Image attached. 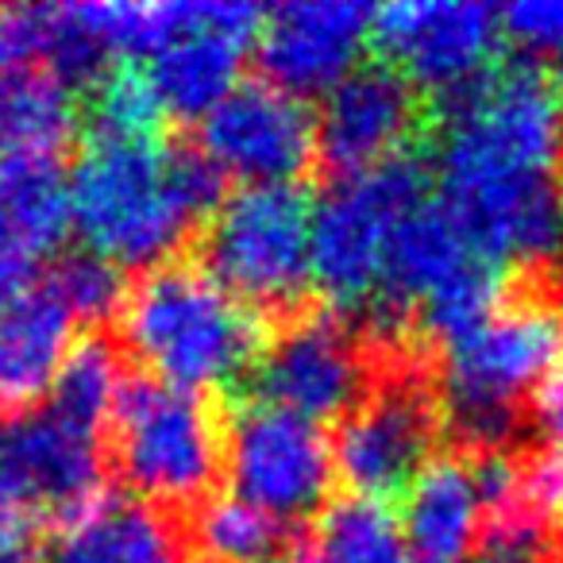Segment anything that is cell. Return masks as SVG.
<instances>
[{
  "label": "cell",
  "mask_w": 563,
  "mask_h": 563,
  "mask_svg": "<svg viewBox=\"0 0 563 563\" xmlns=\"http://www.w3.org/2000/svg\"><path fill=\"white\" fill-rule=\"evenodd\" d=\"M224 471L235 498L290 525L324 509L336 452L317 421L271 401H251L228 421Z\"/></svg>",
  "instance_id": "cell-8"
},
{
  "label": "cell",
  "mask_w": 563,
  "mask_h": 563,
  "mask_svg": "<svg viewBox=\"0 0 563 563\" xmlns=\"http://www.w3.org/2000/svg\"><path fill=\"white\" fill-rule=\"evenodd\" d=\"M163 120L155 93H151L143 70H112L109 78L97 86V112H93V132L112 135H143L155 140V128Z\"/></svg>",
  "instance_id": "cell-27"
},
{
  "label": "cell",
  "mask_w": 563,
  "mask_h": 563,
  "mask_svg": "<svg viewBox=\"0 0 563 563\" xmlns=\"http://www.w3.org/2000/svg\"><path fill=\"white\" fill-rule=\"evenodd\" d=\"M217 409L205 394L135 378L112 413V460L132 498L151 506H201L224 471Z\"/></svg>",
  "instance_id": "cell-5"
},
{
  "label": "cell",
  "mask_w": 563,
  "mask_h": 563,
  "mask_svg": "<svg viewBox=\"0 0 563 563\" xmlns=\"http://www.w3.org/2000/svg\"><path fill=\"white\" fill-rule=\"evenodd\" d=\"M124 375H120V355L112 352L109 340H81L66 360L63 375H58L51 401L63 417L86 424V429L101 432L104 421H112L124 394Z\"/></svg>",
  "instance_id": "cell-24"
},
{
  "label": "cell",
  "mask_w": 563,
  "mask_h": 563,
  "mask_svg": "<svg viewBox=\"0 0 563 563\" xmlns=\"http://www.w3.org/2000/svg\"><path fill=\"white\" fill-rule=\"evenodd\" d=\"M101 432L63 417L55 406L0 417V494L40 521L58 514L70 521L101 498Z\"/></svg>",
  "instance_id": "cell-13"
},
{
  "label": "cell",
  "mask_w": 563,
  "mask_h": 563,
  "mask_svg": "<svg viewBox=\"0 0 563 563\" xmlns=\"http://www.w3.org/2000/svg\"><path fill=\"white\" fill-rule=\"evenodd\" d=\"M0 563H35V552H24V555H0Z\"/></svg>",
  "instance_id": "cell-32"
},
{
  "label": "cell",
  "mask_w": 563,
  "mask_h": 563,
  "mask_svg": "<svg viewBox=\"0 0 563 563\" xmlns=\"http://www.w3.org/2000/svg\"><path fill=\"white\" fill-rule=\"evenodd\" d=\"M74 228L117 266H163L194 217L170 178V147L143 135L93 132L70 166Z\"/></svg>",
  "instance_id": "cell-4"
},
{
  "label": "cell",
  "mask_w": 563,
  "mask_h": 563,
  "mask_svg": "<svg viewBox=\"0 0 563 563\" xmlns=\"http://www.w3.org/2000/svg\"><path fill=\"white\" fill-rule=\"evenodd\" d=\"M563 93L537 63H501L444 101L440 201L490 263L563 243Z\"/></svg>",
  "instance_id": "cell-1"
},
{
  "label": "cell",
  "mask_w": 563,
  "mask_h": 563,
  "mask_svg": "<svg viewBox=\"0 0 563 563\" xmlns=\"http://www.w3.org/2000/svg\"><path fill=\"white\" fill-rule=\"evenodd\" d=\"M120 340L140 367L178 390H217L263 355V324L205 266H151L124 298Z\"/></svg>",
  "instance_id": "cell-2"
},
{
  "label": "cell",
  "mask_w": 563,
  "mask_h": 563,
  "mask_svg": "<svg viewBox=\"0 0 563 563\" xmlns=\"http://www.w3.org/2000/svg\"><path fill=\"white\" fill-rule=\"evenodd\" d=\"M201 151L243 186H294L321 155L317 117L274 81H240L201 120Z\"/></svg>",
  "instance_id": "cell-12"
},
{
  "label": "cell",
  "mask_w": 563,
  "mask_h": 563,
  "mask_svg": "<svg viewBox=\"0 0 563 563\" xmlns=\"http://www.w3.org/2000/svg\"><path fill=\"white\" fill-rule=\"evenodd\" d=\"M47 55V9L9 4L0 9V78L40 70Z\"/></svg>",
  "instance_id": "cell-29"
},
{
  "label": "cell",
  "mask_w": 563,
  "mask_h": 563,
  "mask_svg": "<svg viewBox=\"0 0 563 563\" xmlns=\"http://www.w3.org/2000/svg\"><path fill=\"white\" fill-rule=\"evenodd\" d=\"M78 317L47 286L0 306V417L35 409L55 390L66 360L78 347Z\"/></svg>",
  "instance_id": "cell-18"
},
{
  "label": "cell",
  "mask_w": 563,
  "mask_h": 563,
  "mask_svg": "<svg viewBox=\"0 0 563 563\" xmlns=\"http://www.w3.org/2000/svg\"><path fill=\"white\" fill-rule=\"evenodd\" d=\"M266 563H290V560H266Z\"/></svg>",
  "instance_id": "cell-33"
},
{
  "label": "cell",
  "mask_w": 563,
  "mask_h": 563,
  "mask_svg": "<svg viewBox=\"0 0 563 563\" xmlns=\"http://www.w3.org/2000/svg\"><path fill=\"white\" fill-rule=\"evenodd\" d=\"M258 401L306 417L344 421L371 390L367 344L332 313L294 317L255 363Z\"/></svg>",
  "instance_id": "cell-11"
},
{
  "label": "cell",
  "mask_w": 563,
  "mask_h": 563,
  "mask_svg": "<svg viewBox=\"0 0 563 563\" xmlns=\"http://www.w3.org/2000/svg\"><path fill=\"white\" fill-rule=\"evenodd\" d=\"M375 12L355 0H290L266 9L258 32L266 78L294 97H329L363 66V47L375 40Z\"/></svg>",
  "instance_id": "cell-15"
},
{
  "label": "cell",
  "mask_w": 563,
  "mask_h": 563,
  "mask_svg": "<svg viewBox=\"0 0 563 563\" xmlns=\"http://www.w3.org/2000/svg\"><path fill=\"white\" fill-rule=\"evenodd\" d=\"M309 563H413V555L386 501L347 494L317 517Z\"/></svg>",
  "instance_id": "cell-22"
},
{
  "label": "cell",
  "mask_w": 563,
  "mask_h": 563,
  "mask_svg": "<svg viewBox=\"0 0 563 563\" xmlns=\"http://www.w3.org/2000/svg\"><path fill=\"white\" fill-rule=\"evenodd\" d=\"M563 363V306L552 298H509L471 336L444 347L440 409L478 455L501 452L521 421L525 398Z\"/></svg>",
  "instance_id": "cell-3"
},
{
  "label": "cell",
  "mask_w": 563,
  "mask_h": 563,
  "mask_svg": "<svg viewBox=\"0 0 563 563\" xmlns=\"http://www.w3.org/2000/svg\"><path fill=\"white\" fill-rule=\"evenodd\" d=\"M194 552L209 563H266L282 540V525L235 494L201 501L189 525Z\"/></svg>",
  "instance_id": "cell-23"
},
{
  "label": "cell",
  "mask_w": 563,
  "mask_h": 563,
  "mask_svg": "<svg viewBox=\"0 0 563 563\" xmlns=\"http://www.w3.org/2000/svg\"><path fill=\"white\" fill-rule=\"evenodd\" d=\"M514 506L540 525L548 537H563V448H540V452L517 460V498Z\"/></svg>",
  "instance_id": "cell-28"
},
{
  "label": "cell",
  "mask_w": 563,
  "mask_h": 563,
  "mask_svg": "<svg viewBox=\"0 0 563 563\" xmlns=\"http://www.w3.org/2000/svg\"><path fill=\"white\" fill-rule=\"evenodd\" d=\"M43 563H186V544L158 506L101 494L58 529Z\"/></svg>",
  "instance_id": "cell-20"
},
{
  "label": "cell",
  "mask_w": 563,
  "mask_h": 563,
  "mask_svg": "<svg viewBox=\"0 0 563 563\" xmlns=\"http://www.w3.org/2000/svg\"><path fill=\"white\" fill-rule=\"evenodd\" d=\"M501 35V9L475 0H398L375 12V43L386 66L444 101L494 70Z\"/></svg>",
  "instance_id": "cell-10"
},
{
  "label": "cell",
  "mask_w": 563,
  "mask_h": 563,
  "mask_svg": "<svg viewBox=\"0 0 563 563\" xmlns=\"http://www.w3.org/2000/svg\"><path fill=\"white\" fill-rule=\"evenodd\" d=\"M506 35L532 55L552 58L563 74V0H517L501 12Z\"/></svg>",
  "instance_id": "cell-30"
},
{
  "label": "cell",
  "mask_w": 563,
  "mask_h": 563,
  "mask_svg": "<svg viewBox=\"0 0 563 563\" xmlns=\"http://www.w3.org/2000/svg\"><path fill=\"white\" fill-rule=\"evenodd\" d=\"M51 290L70 306L78 321H104V317L124 309L128 286L120 278V266L109 258L93 255V251H74L63 255L51 271Z\"/></svg>",
  "instance_id": "cell-26"
},
{
  "label": "cell",
  "mask_w": 563,
  "mask_h": 563,
  "mask_svg": "<svg viewBox=\"0 0 563 563\" xmlns=\"http://www.w3.org/2000/svg\"><path fill=\"white\" fill-rule=\"evenodd\" d=\"M532 421L552 448H563V363L532 398Z\"/></svg>",
  "instance_id": "cell-31"
},
{
  "label": "cell",
  "mask_w": 563,
  "mask_h": 563,
  "mask_svg": "<svg viewBox=\"0 0 563 563\" xmlns=\"http://www.w3.org/2000/svg\"><path fill=\"white\" fill-rule=\"evenodd\" d=\"M444 424L440 394L417 371H390L340 421L336 475L360 498L386 501L424 475Z\"/></svg>",
  "instance_id": "cell-9"
},
{
  "label": "cell",
  "mask_w": 563,
  "mask_h": 563,
  "mask_svg": "<svg viewBox=\"0 0 563 563\" xmlns=\"http://www.w3.org/2000/svg\"><path fill=\"white\" fill-rule=\"evenodd\" d=\"M401 529L413 563H471L486 532V498L475 460H432L406 490Z\"/></svg>",
  "instance_id": "cell-19"
},
{
  "label": "cell",
  "mask_w": 563,
  "mask_h": 563,
  "mask_svg": "<svg viewBox=\"0 0 563 563\" xmlns=\"http://www.w3.org/2000/svg\"><path fill=\"white\" fill-rule=\"evenodd\" d=\"M429 201L421 158L398 155L363 174H344L313 205V282L344 309H367L378 294L386 247L398 224Z\"/></svg>",
  "instance_id": "cell-7"
},
{
  "label": "cell",
  "mask_w": 563,
  "mask_h": 563,
  "mask_svg": "<svg viewBox=\"0 0 563 563\" xmlns=\"http://www.w3.org/2000/svg\"><path fill=\"white\" fill-rule=\"evenodd\" d=\"M70 228V170L55 155L0 158V306L35 290Z\"/></svg>",
  "instance_id": "cell-17"
},
{
  "label": "cell",
  "mask_w": 563,
  "mask_h": 563,
  "mask_svg": "<svg viewBox=\"0 0 563 563\" xmlns=\"http://www.w3.org/2000/svg\"><path fill=\"white\" fill-rule=\"evenodd\" d=\"M117 55L109 35L97 24L93 4H47V55L43 70L66 89L101 86L109 78V58Z\"/></svg>",
  "instance_id": "cell-25"
},
{
  "label": "cell",
  "mask_w": 563,
  "mask_h": 563,
  "mask_svg": "<svg viewBox=\"0 0 563 563\" xmlns=\"http://www.w3.org/2000/svg\"><path fill=\"white\" fill-rule=\"evenodd\" d=\"M0 158H4V151H0Z\"/></svg>",
  "instance_id": "cell-34"
},
{
  "label": "cell",
  "mask_w": 563,
  "mask_h": 563,
  "mask_svg": "<svg viewBox=\"0 0 563 563\" xmlns=\"http://www.w3.org/2000/svg\"><path fill=\"white\" fill-rule=\"evenodd\" d=\"M205 271L255 309H286L313 282V205L298 186H240L205 228Z\"/></svg>",
  "instance_id": "cell-6"
},
{
  "label": "cell",
  "mask_w": 563,
  "mask_h": 563,
  "mask_svg": "<svg viewBox=\"0 0 563 563\" xmlns=\"http://www.w3.org/2000/svg\"><path fill=\"white\" fill-rule=\"evenodd\" d=\"M421 128V89L394 66L371 63L344 78L317 112V143L340 174H363L406 155Z\"/></svg>",
  "instance_id": "cell-16"
},
{
  "label": "cell",
  "mask_w": 563,
  "mask_h": 563,
  "mask_svg": "<svg viewBox=\"0 0 563 563\" xmlns=\"http://www.w3.org/2000/svg\"><path fill=\"white\" fill-rule=\"evenodd\" d=\"M74 132V89L47 70L0 78V151L9 155H58Z\"/></svg>",
  "instance_id": "cell-21"
},
{
  "label": "cell",
  "mask_w": 563,
  "mask_h": 563,
  "mask_svg": "<svg viewBox=\"0 0 563 563\" xmlns=\"http://www.w3.org/2000/svg\"><path fill=\"white\" fill-rule=\"evenodd\" d=\"M266 9L243 0H197L186 4V24L147 55L143 78L163 117L205 120L240 86L247 43L263 32Z\"/></svg>",
  "instance_id": "cell-14"
}]
</instances>
